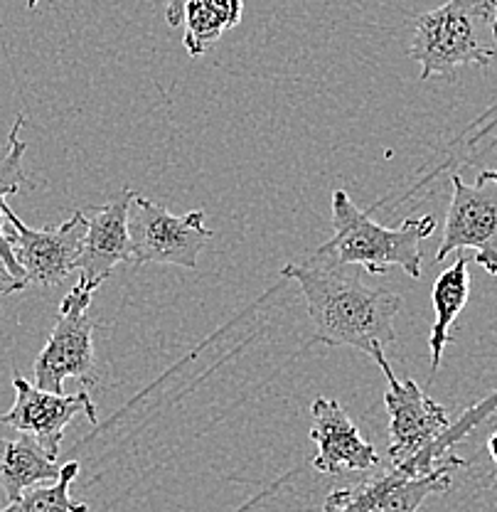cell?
I'll list each match as a JSON object with an SVG mask.
<instances>
[{"mask_svg": "<svg viewBox=\"0 0 497 512\" xmlns=\"http://www.w3.org/2000/svg\"><path fill=\"white\" fill-rule=\"evenodd\" d=\"M286 480H288V476H283V478H279V480H276V483H274V485H271V488H269V490H261V493H259V495H256V498H251V500H247V503H244V505H242V508H239V510H234V512H247V510H251V508H256V505H259V503H264V500H266V498H271V495H274V493H276V490H279V488H281V485H283V483H286Z\"/></svg>", "mask_w": 497, "mask_h": 512, "instance_id": "ffe728a7", "label": "cell"}, {"mask_svg": "<svg viewBox=\"0 0 497 512\" xmlns=\"http://www.w3.org/2000/svg\"><path fill=\"white\" fill-rule=\"evenodd\" d=\"M497 55V0H446L416 18L409 57L421 64V79L453 77L470 64H490Z\"/></svg>", "mask_w": 497, "mask_h": 512, "instance_id": "3957f363", "label": "cell"}, {"mask_svg": "<svg viewBox=\"0 0 497 512\" xmlns=\"http://www.w3.org/2000/svg\"><path fill=\"white\" fill-rule=\"evenodd\" d=\"M25 288H28V284H25V281H20L18 276L8 269V264L0 259V296H10V293L25 291Z\"/></svg>", "mask_w": 497, "mask_h": 512, "instance_id": "ac0fdd59", "label": "cell"}, {"mask_svg": "<svg viewBox=\"0 0 497 512\" xmlns=\"http://www.w3.org/2000/svg\"><path fill=\"white\" fill-rule=\"evenodd\" d=\"M451 185L446 229L434 259L443 261L458 249H475V261L497 276V170H483L475 183L453 175Z\"/></svg>", "mask_w": 497, "mask_h": 512, "instance_id": "52a82bcc", "label": "cell"}, {"mask_svg": "<svg viewBox=\"0 0 497 512\" xmlns=\"http://www.w3.org/2000/svg\"><path fill=\"white\" fill-rule=\"evenodd\" d=\"M94 291L77 284L64 296L60 318L45 348L32 367V380L40 389L64 394V380L94 382V323L89 318Z\"/></svg>", "mask_w": 497, "mask_h": 512, "instance_id": "8992f818", "label": "cell"}, {"mask_svg": "<svg viewBox=\"0 0 497 512\" xmlns=\"http://www.w3.org/2000/svg\"><path fill=\"white\" fill-rule=\"evenodd\" d=\"M495 62H497V55H495Z\"/></svg>", "mask_w": 497, "mask_h": 512, "instance_id": "603a6c76", "label": "cell"}, {"mask_svg": "<svg viewBox=\"0 0 497 512\" xmlns=\"http://www.w3.org/2000/svg\"><path fill=\"white\" fill-rule=\"evenodd\" d=\"M190 0H165V20L170 28H180L185 20V8Z\"/></svg>", "mask_w": 497, "mask_h": 512, "instance_id": "d6986e66", "label": "cell"}, {"mask_svg": "<svg viewBox=\"0 0 497 512\" xmlns=\"http://www.w3.org/2000/svg\"><path fill=\"white\" fill-rule=\"evenodd\" d=\"M374 362L382 370L384 380H387V392H384V404L389 412V463L409 461L416 453L426 451L441 439L443 431L451 426L448 412L436 404L424 389L414 380H399L394 375L392 365L387 362L384 348L372 352Z\"/></svg>", "mask_w": 497, "mask_h": 512, "instance_id": "9c48e42d", "label": "cell"}, {"mask_svg": "<svg viewBox=\"0 0 497 512\" xmlns=\"http://www.w3.org/2000/svg\"><path fill=\"white\" fill-rule=\"evenodd\" d=\"M25 3H28V8H35V5L40 3V0H25Z\"/></svg>", "mask_w": 497, "mask_h": 512, "instance_id": "7402d4cb", "label": "cell"}, {"mask_svg": "<svg viewBox=\"0 0 497 512\" xmlns=\"http://www.w3.org/2000/svg\"><path fill=\"white\" fill-rule=\"evenodd\" d=\"M311 414V439L318 446L313 458L315 471L325 476H342V473H367L377 466V448L362 439L360 429L338 399L318 397Z\"/></svg>", "mask_w": 497, "mask_h": 512, "instance_id": "8fae6325", "label": "cell"}, {"mask_svg": "<svg viewBox=\"0 0 497 512\" xmlns=\"http://www.w3.org/2000/svg\"><path fill=\"white\" fill-rule=\"evenodd\" d=\"M128 237L133 264H173L197 269V256L215 232L205 227V212L173 215L158 202L133 192L128 205Z\"/></svg>", "mask_w": 497, "mask_h": 512, "instance_id": "5b68a950", "label": "cell"}, {"mask_svg": "<svg viewBox=\"0 0 497 512\" xmlns=\"http://www.w3.org/2000/svg\"><path fill=\"white\" fill-rule=\"evenodd\" d=\"M335 234L311 259L325 266H362L367 274H384L399 266L411 279H421L424 242L434 234L436 217H409L399 227L377 224L360 210L345 190L333 192Z\"/></svg>", "mask_w": 497, "mask_h": 512, "instance_id": "7a4b0ae2", "label": "cell"}, {"mask_svg": "<svg viewBox=\"0 0 497 512\" xmlns=\"http://www.w3.org/2000/svg\"><path fill=\"white\" fill-rule=\"evenodd\" d=\"M3 215L10 227V249L23 266L28 286H60L72 271H77V259L87 234V212H74L60 227L50 229L28 227L8 202H3Z\"/></svg>", "mask_w": 497, "mask_h": 512, "instance_id": "ba28073f", "label": "cell"}, {"mask_svg": "<svg viewBox=\"0 0 497 512\" xmlns=\"http://www.w3.org/2000/svg\"><path fill=\"white\" fill-rule=\"evenodd\" d=\"M60 471L57 458L50 456L35 436L20 434L18 439L0 441V488L8 503L35 485L55 483Z\"/></svg>", "mask_w": 497, "mask_h": 512, "instance_id": "4fadbf2b", "label": "cell"}, {"mask_svg": "<svg viewBox=\"0 0 497 512\" xmlns=\"http://www.w3.org/2000/svg\"><path fill=\"white\" fill-rule=\"evenodd\" d=\"M468 256H458L456 264L448 266L441 276L436 279L434 291H431V301H434L436 320L429 335L431 348V372H438L443 360L446 345L451 343V325L458 318V313L466 308L468 303Z\"/></svg>", "mask_w": 497, "mask_h": 512, "instance_id": "5bb4252c", "label": "cell"}, {"mask_svg": "<svg viewBox=\"0 0 497 512\" xmlns=\"http://www.w3.org/2000/svg\"><path fill=\"white\" fill-rule=\"evenodd\" d=\"M131 190H124L114 200L87 212V234L82 254L77 259L79 281L89 291H99L116 266L133 261L131 237H128V205Z\"/></svg>", "mask_w": 497, "mask_h": 512, "instance_id": "7c38bea8", "label": "cell"}, {"mask_svg": "<svg viewBox=\"0 0 497 512\" xmlns=\"http://www.w3.org/2000/svg\"><path fill=\"white\" fill-rule=\"evenodd\" d=\"M23 124H25V116H18L13 124V131H10L8 146L0 151V259L8 264V269L13 271L20 281H25V284H28L23 266L18 264L13 249H10L8 232H5V215H3L5 197L15 195V192L20 190V185L25 183L23 158H25V151H28V146H25V141L20 138V128H23Z\"/></svg>", "mask_w": 497, "mask_h": 512, "instance_id": "2e32d148", "label": "cell"}, {"mask_svg": "<svg viewBox=\"0 0 497 512\" xmlns=\"http://www.w3.org/2000/svg\"><path fill=\"white\" fill-rule=\"evenodd\" d=\"M461 466H466V461L458 456H451L438 468L414 456L382 476L335 490L325 500L323 512H416L426 498L451 488L453 471Z\"/></svg>", "mask_w": 497, "mask_h": 512, "instance_id": "277c9868", "label": "cell"}, {"mask_svg": "<svg viewBox=\"0 0 497 512\" xmlns=\"http://www.w3.org/2000/svg\"><path fill=\"white\" fill-rule=\"evenodd\" d=\"M488 456H490V461L497 466V431H493L488 439Z\"/></svg>", "mask_w": 497, "mask_h": 512, "instance_id": "44dd1931", "label": "cell"}, {"mask_svg": "<svg viewBox=\"0 0 497 512\" xmlns=\"http://www.w3.org/2000/svg\"><path fill=\"white\" fill-rule=\"evenodd\" d=\"M244 0H190L185 8L183 45L190 57L205 55L227 30L237 28Z\"/></svg>", "mask_w": 497, "mask_h": 512, "instance_id": "9a60e30c", "label": "cell"}, {"mask_svg": "<svg viewBox=\"0 0 497 512\" xmlns=\"http://www.w3.org/2000/svg\"><path fill=\"white\" fill-rule=\"evenodd\" d=\"M79 473V463L69 461L64 463L60 478L55 483L35 485V488L25 490L18 500L5 505L0 512H89L84 503H74L72 500V483Z\"/></svg>", "mask_w": 497, "mask_h": 512, "instance_id": "e0dca14e", "label": "cell"}, {"mask_svg": "<svg viewBox=\"0 0 497 512\" xmlns=\"http://www.w3.org/2000/svg\"><path fill=\"white\" fill-rule=\"evenodd\" d=\"M15 404L8 414H0V424L13 426L20 434H30L40 441L50 456L57 458L60 444L64 439V429L74 421V416L84 414L92 424L99 421L96 416V404L87 389L77 394H55L40 389L20 375L13 372Z\"/></svg>", "mask_w": 497, "mask_h": 512, "instance_id": "30bf717a", "label": "cell"}, {"mask_svg": "<svg viewBox=\"0 0 497 512\" xmlns=\"http://www.w3.org/2000/svg\"><path fill=\"white\" fill-rule=\"evenodd\" d=\"M281 276L293 279L306 296L313 323V343L328 348H355L372 355L397 340L394 320L402 311V296L370 286L345 266H325L308 259L288 264Z\"/></svg>", "mask_w": 497, "mask_h": 512, "instance_id": "6da1fadb", "label": "cell"}]
</instances>
